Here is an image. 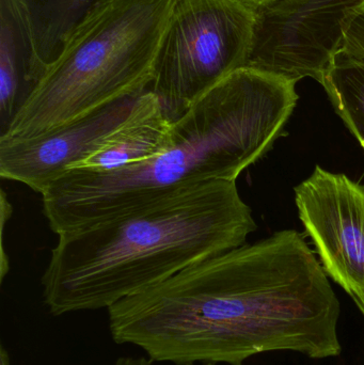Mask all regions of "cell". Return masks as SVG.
I'll return each mask as SVG.
<instances>
[{"mask_svg":"<svg viewBox=\"0 0 364 365\" xmlns=\"http://www.w3.org/2000/svg\"><path fill=\"white\" fill-rule=\"evenodd\" d=\"M115 344L154 362L241 365L271 351L339 357L341 304L303 235L277 232L107 309Z\"/></svg>","mask_w":364,"mask_h":365,"instance_id":"cell-1","label":"cell"},{"mask_svg":"<svg viewBox=\"0 0 364 365\" xmlns=\"http://www.w3.org/2000/svg\"><path fill=\"white\" fill-rule=\"evenodd\" d=\"M296 81L244 68L201 96L172 122L153 158L118 170H68L42 195L53 233L78 231L213 181H234L278 140L292 115Z\"/></svg>","mask_w":364,"mask_h":365,"instance_id":"cell-2","label":"cell"},{"mask_svg":"<svg viewBox=\"0 0 364 365\" xmlns=\"http://www.w3.org/2000/svg\"><path fill=\"white\" fill-rule=\"evenodd\" d=\"M256 230L236 182L179 191L58 235L41 279L43 302L53 317L110 308L194 264L243 246Z\"/></svg>","mask_w":364,"mask_h":365,"instance_id":"cell-3","label":"cell"},{"mask_svg":"<svg viewBox=\"0 0 364 365\" xmlns=\"http://www.w3.org/2000/svg\"><path fill=\"white\" fill-rule=\"evenodd\" d=\"M177 0H105L68 36L0 139L24 140L149 90Z\"/></svg>","mask_w":364,"mask_h":365,"instance_id":"cell-4","label":"cell"},{"mask_svg":"<svg viewBox=\"0 0 364 365\" xmlns=\"http://www.w3.org/2000/svg\"><path fill=\"white\" fill-rule=\"evenodd\" d=\"M256 13L234 0H177L149 88L171 121L222 79L246 68Z\"/></svg>","mask_w":364,"mask_h":365,"instance_id":"cell-5","label":"cell"},{"mask_svg":"<svg viewBox=\"0 0 364 365\" xmlns=\"http://www.w3.org/2000/svg\"><path fill=\"white\" fill-rule=\"evenodd\" d=\"M364 0H276L256 11L254 46L246 68L298 83H322L343 41L342 24Z\"/></svg>","mask_w":364,"mask_h":365,"instance_id":"cell-6","label":"cell"},{"mask_svg":"<svg viewBox=\"0 0 364 365\" xmlns=\"http://www.w3.org/2000/svg\"><path fill=\"white\" fill-rule=\"evenodd\" d=\"M299 218L323 269L364 317V186L316 166L295 187Z\"/></svg>","mask_w":364,"mask_h":365,"instance_id":"cell-7","label":"cell"},{"mask_svg":"<svg viewBox=\"0 0 364 365\" xmlns=\"http://www.w3.org/2000/svg\"><path fill=\"white\" fill-rule=\"evenodd\" d=\"M141 94L120 98L33 138L0 139V177L42 195L71 166L96 151L130 118Z\"/></svg>","mask_w":364,"mask_h":365,"instance_id":"cell-8","label":"cell"},{"mask_svg":"<svg viewBox=\"0 0 364 365\" xmlns=\"http://www.w3.org/2000/svg\"><path fill=\"white\" fill-rule=\"evenodd\" d=\"M171 130L172 121L160 98L147 90L139 96L130 118L96 151L68 170L107 173L145 162L168 145Z\"/></svg>","mask_w":364,"mask_h":365,"instance_id":"cell-9","label":"cell"},{"mask_svg":"<svg viewBox=\"0 0 364 365\" xmlns=\"http://www.w3.org/2000/svg\"><path fill=\"white\" fill-rule=\"evenodd\" d=\"M29 23L19 0H0L1 133L44 76Z\"/></svg>","mask_w":364,"mask_h":365,"instance_id":"cell-10","label":"cell"},{"mask_svg":"<svg viewBox=\"0 0 364 365\" xmlns=\"http://www.w3.org/2000/svg\"><path fill=\"white\" fill-rule=\"evenodd\" d=\"M29 23L34 48L47 70L68 36L90 10L105 0H19Z\"/></svg>","mask_w":364,"mask_h":365,"instance_id":"cell-11","label":"cell"},{"mask_svg":"<svg viewBox=\"0 0 364 365\" xmlns=\"http://www.w3.org/2000/svg\"><path fill=\"white\" fill-rule=\"evenodd\" d=\"M321 85L336 113L364 151V60L340 48Z\"/></svg>","mask_w":364,"mask_h":365,"instance_id":"cell-12","label":"cell"},{"mask_svg":"<svg viewBox=\"0 0 364 365\" xmlns=\"http://www.w3.org/2000/svg\"><path fill=\"white\" fill-rule=\"evenodd\" d=\"M342 51L364 60V2L350 11L342 24Z\"/></svg>","mask_w":364,"mask_h":365,"instance_id":"cell-13","label":"cell"},{"mask_svg":"<svg viewBox=\"0 0 364 365\" xmlns=\"http://www.w3.org/2000/svg\"><path fill=\"white\" fill-rule=\"evenodd\" d=\"M153 362L149 357H121L118 358L113 365H152Z\"/></svg>","mask_w":364,"mask_h":365,"instance_id":"cell-14","label":"cell"},{"mask_svg":"<svg viewBox=\"0 0 364 365\" xmlns=\"http://www.w3.org/2000/svg\"><path fill=\"white\" fill-rule=\"evenodd\" d=\"M237 4H241V6H246V8L250 9V10L256 11L260 10L263 6L266 4H271V2L276 1V0H234Z\"/></svg>","mask_w":364,"mask_h":365,"instance_id":"cell-15","label":"cell"},{"mask_svg":"<svg viewBox=\"0 0 364 365\" xmlns=\"http://www.w3.org/2000/svg\"><path fill=\"white\" fill-rule=\"evenodd\" d=\"M0 365H10V357L4 345L0 347Z\"/></svg>","mask_w":364,"mask_h":365,"instance_id":"cell-16","label":"cell"},{"mask_svg":"<svg viewBox=\"0 0 364 365\" xmlns=\"http://www.w3.org/2000/svg\"><path fill=\"white\" fill-rule=\"evenodd\" d=\"M190 365H216V364H190ZM243 365V364H241Z\"/></svg>","mask_w":364,"mask_h":365,"instance_id":"cell-17","label":"cell"}]
</instances>
